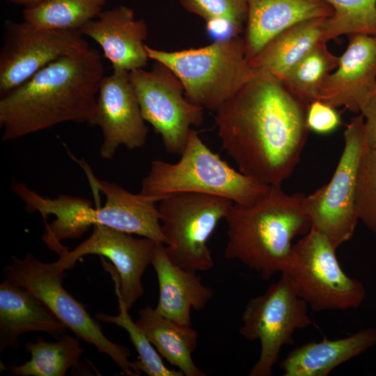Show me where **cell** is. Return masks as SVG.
<instances>
[{"instance_id":"6da1fadb","label":"cell","mask_w":376,"mask_h":376,"mask_svg":"<svg viewBox=\"0 0 376 376\" xmlns=\"http://www.w3.org/2000/svg\"><path fill=\"white\" fill-rule=\"evenodd\" d=\"M309 104L276 77L260 71L216 111L222 149L242 173L281 186L293 173L306 144Z\"/></svg>"},{"instance_id":"7a4b0ae2","label":"cell","mask_w":376,"mask_h":376,"mask_svg":"<svg viewBox=\"0 0 376 376\" xmlns=\"http://www.w3.org/2000/svg\"><path fill=\"white\" fill-rule=\"evenodd\" d=\"M104 65L94 48L52 61L0 98L1 139L9 141L65 122L95 125Z\"/></svg>"},{"instance_id":"3957f363","label":"cell","mask_w":376,"mask_h":376,"mask_svg":"<svg viewBox=\"0 0 376 376\" xmlns=\"http://www.w3.org/2000/svg\"><path fill=\"white\" fill-rule=\"evenodd\" d=\"M305 194H288L270 185L254 203L233 204L224 218L228 241L226 259L237 260L265 280L286 269L292 240L306 234L311 223L304 207Z\"/></svg>"},{"instance_id":"277c9868","label":"cell","mask_w":376,"mask_h":376,"mask_svg":"<svg viewBox=\"0 0 376 376\" xmlns=\"http://www.w3.org/2000/svg\"><path fill=\"white\" fill-rule=\"evenodd\" d=\"M176 163L152 160L148 173L142 180L139 193L156 203L172 194L194 192L249 205L269 187L232 168L213 152L193 129Z\"/></svg>"},{"instance_id":"5b68a950","label":"cell","mask_w":376,"mask_h":376,"mask_svg":"<svg viewBox=\"0 0 376 376\" xmlns=\"http://www.w3.org/2000/svg\"><path fill=\"white\" fill-rule=\"evenodd\" d=\"M150 59L159 62L181 81L186 99L217 111L243 85L259 72L246 58L241 36L219 38L198 48L168 52L146 45Z\"/></svg>"},{"instance_id":"8992f818","label":"cell","mask_w":376,"mask_h":376,"mask_svg":"<svg viewBox=\"0 0 376 376\" xmlns=\"http://www.w3.org/2000/svg\"><path fill=\"white\" fill-rule=\"evenodd\" d=\"M157 206L165 252L175 265L191 271L214 266L207 240L233 204L217 196L179 192L164 197Z\"/></svg>"},{"instance_id":"52a82bcc","label":"cell","mask_w":376,"mask_h":376,"mask_svg":"<svg viewBox=\"0 0 376 376\" xmlns=\"http://www.w3.org/2000/svg\"><path fill=\"white\" fill-rule=\"evenodd\" d=\"M3 272L5 279L33 293L80 339L110 357L124 374L139 376L128 359L130 350L107 338L85 306L63 288L65 271L56 269L53 263L40 262L29 252L23 259L13 256L12 262L4 267Z\"/></svg>"},{"instance_id":"ba28073f","label":"cell","mask_w":376,"mask_h":376,"mask_svg":"<svg viewBox=\"0 0 376 376\" xmlns=\"http://www.w3.org/2000/svg\"><path fill=\"white\" fill-rule=\"evenodd\" d=\"M336 249L318 230H310L292 246L285 274L297 295L315 311L359 307L366 290L342 269Z\"/></svg>"},{"instance_id":"9c48e42d","label":"cell","mask_w":376,"mask_h":376,"mask_svg":"<svg viewBox=\"0 0 376 376\" xmlns=\"http://www.w3.org/2000/svg\"><path fill=\"white\" fill-rule=\"evenodd\" d=\"M308 304L297 293L289 277L281 274L262 295L251 299L242 315L240 333L244 338L260 343V353L250 376H270L281 349L295 343L297 329L313 325Z\"/></svg>"},{"instance_id":"30bf717a","label":"cell","mask_w":376,"mask_h":376,"mask_svg":"<svg viewBox=\"0 0 376 376\" xmlns=\"http://www.w3.org/2000/svg\"><path fill=\"white\" fill-rule=\"evenodd\" d=\"M344 141L331 180L304 198L311 228L325 235L336 249L352 238L359 221L355 207L357 174L367 148L362 114L351 119L344 132Z\"/></svg>"},{"instance_id":"8fae6325","label":"cell","mask_w":376,"mask_h":376,"mask_svg":"<svg viewBox=\"0 0 376 376\" xmlns=\"http://www.w3.org/2000/svg\"><path fill=\"white\" fill-rule=\"evenodd\" d=\"M129 77L145 121L161 136L167 152L181 155L191 127L201 125L204 109L186 99L181 81L159 62L149 70L131 71Z\"/></svg>"},{"instance_id":"7c38bea8","label":"cell","mask_w":376,"mask_h":376,"mask_svg":"<svg viewBox=\"0 0 376 376\" xmlns=\"http://www.w3.org/2000/svg\"><path fill=\"white\" fill-rule=\"evenodd\" d=\"M80 30L49 29L6 20L0 52V97L40 70L90 47Z\"/></svg>"},{"instance_id":"4fadbf2b","label":"cell","mask_w":376,"mask_h":376,"mask_svg":"<svg viewBox=\"0 0 376 376\" xmlns=\"http://www.w3.org/2000/svg\"><path fill=\"white\" fill-rule=\"evenodd\" d=\"M92 234L74 249H66L58 254L53 264L60 271L72 268L85 255L95 254L107 258L113 265L108 270L115 281L119 306L126 310L143 295L142 276L151 265L157 243L143 237L130 234L100 224L93 226Z\"/></svg>"},{"instance_id":"5bb4252c","label":"cell","mask_w":376,"mask_h":376,"mask_svg":"<svg viewBox=\"0 0 376 376\" xmlns=\"http://www.w3.org/2000/svg\"><path fill=\"white\" fill-rule=\"evenodd\" d=\"M95 125L102 132L100 155L104 159H112L120 146L134 150L145 145L148 130L128 72L113 70L102 77Z\"/></svg>"},{"instance_id":"9a60e30c","label":"cell","mask_w":376,"mask_h":376,"mask_svg":"<svg viewBox=\"0 0 376 376\" xmlns=\"http://www.w3.org/2000/svg\"><path fill=\"white\" fill-rule=\"evenodd\" d=\"M337 68L324 79L318 100L337 108L361 112L376 90V36H348Z\"/></svg>"},{"instance_id":"2e32d148","label":"cell","mask_w":376,"mask_h":376,"mask_svg":"<svg viewBox=\"0 0 376 376\" xmlns=\"http://www.w3.org/2000/svg\"><path fill=\"white\" fill-rule=\"evenodd\" d=\"M80 31L101 47L113 70L141 69L150 59L144 44L148 26L143 19H135L131 8L119 6L102 11Z\"/></svg>"},{"instance_id":"e0dca14e","label":"cell","mask_w":376,"mask_h":376,"mask_svg":"<svg viewBox=\"0 0 376 376\" xmlns=\"http://www.w3.org/2000/svg\"><path fill=\"white\" fill-rule=\"evenodd\" d=\"M78 162L93 190L100 191L105 197L104 205L95 208V224L166 244L156 202L140 193H132L116 183L97 178L86 162Z\"/></svg>"},{"instance_id":"ac0fdd59","label":"cell","mask_w":376,"mask_h":376,"mask_svg":"<svg viewBox=\"0 0 376 376\" xmlns=\"http://www.w3.org/2000/svg\"><path fill=\"white\" fill-rule=\"evenodd\" d=\"M10 188L29 212H38L47 222L49 215L56 219L45 224L42 240L47 247L60 254L68 249L61 241L80 237L95 224V208L91 201L67 194H59L56 198L44 197L29 188L25 183L13 179Z\"/></svg>"},{"instance_id":"d6986e66","label":"cell","mask_w":376,"mask_h":376,"mask_svg":"<svg viewBox=\"0 0 376 376\" xmlns=\"http://www.w3.org/2000/svg\"><path fill=\"white\" fill-rule=\"evenodd\" d=\"M332 13V7L324 0H249L243 37L246 59L287 28L310 19L327 18Z\"/></svg>"},{"instance_id":"ffe728a7","label":"cell","mask_w":376,"mask_h":376,"mask_svg":"<svg viewBox=\"0 0 376 376\" xmlns=\"http://www.w3.org/2000/svg\"><path fill=\"white\" fill-rule=\"evenodd\" d=\"M151 265L159 284L156 311L180 324L191 326V309L204 308L213 297V290L202 283L196 272L173 263L163 243H157Z\"/></svg>"},{"instance_id":"44dd1931","label":"cell","mask_w":376,"mask_h":376,"mask_svg":"<svg viewBox=\"0 0 376 376\" xmlns=\"http://www.w3.org/2000/svg\"><path fill=\"white\" fill-rule=\"evenodd\" d=\"M68 327L31 291L7 279L0 285V352L19 349V336L43 331L60 338Z\"/></svg>"},{"instance_id":"7402d4cb","label":"cell","mask_w":376,"mask_h":376,"mask_svg":"<svg viewBox=\"0 0 376 376\" xmlns=\"http://www.w3.org/2000/svg\"><path fill=\"white\" fill-rule=\"evenodd\" d=\"M376 345V328L349 336L311 342L290 352L280 362L284 376H326L338 365Z\"/></svg>"},{"instance_id":"603a6c76","label":"cell","mask_w":376,"mask_h":376,"mask_svg":"<svg viewBox=\"0 0 376 376\" xmlns=\"http://www.w3.org/2000/svg\"><path fill=\"white\" fill-rule=\"evenodd\" d=\"M136 323L158 353L184 375H205L192 359L198 335L191 326L180 324L159 314L150 305L139 311Z\"/></svg>"},{"instance_id":"cb8c5ba5","label":"cell","mask_w":376,"mask_h":376,"mask_svg":"<svg viewBox=\"0 0 376 376\" xmlns=\"http://www.w3.org/2000/svg\"><path fill=\"white\" fill-rule=\"evenodd\" d=\"M327 18L304 20L280 32L248 61L249 65L281 80L315 44L322 41Z\"/></svg>"},{"instance_id":"d4e9b609","label":"cell","mask_w":376,"mask_h":376,"mask_svg":"<svg viewBox=\"0 0 376 376\" xmlns=\"http://www.w3.org/2000/svg\"><path fill=\"white\" fill-rule=\"evenodd\" d=\"M24 350L30 353L31 359L20 366L13 363L8 368L13 375L63 376L78 363L84 352L79 342L65 334L52 343L38 336L36 343H26Z\"/></svg>"},{"instance_id":"484cf974","label":"cell","mask_w":376,"mask_h":376,"mask_svg":"<svg viewBox=\"0 0 376 376\" xmlns=\"http://www.w3.org/2000/svg\"><path fill=\"white\" fill-rule=\"evenodd\" d=\"M107 0H47L25 8L24 20L37 26L60 30H80L102 12Z\"/></svg>"},{"instance_id":"4316f807","label":"cell","mask_w":376,"mask_h":376,"mask_svg":"<svg viewBox=\"0 0 376 376\" xmlns=\"http://www.w3.org/2000/svg\"><path fill=\"white\" fill-rule=\"evenodd\" d=\"M339 57L333 54L327 42L315 44L281 79L286 88L299 99L310 103L318 100L325 77L334 70Z\"/></svg>"},{"instance_id":"83f0119b","label":"cell","mask_w":376,"mask_h":376,"mask_svg":"<svg viewBox=\"0 0 376 376\" xmlns=\"http://www.w3.org/2000/svg\"><path fill=\"white\" fill-rule=\"evenodd\" d=\"M333 8L325 19L322 40L343 35L376 36V0H324Z\"/></svg>"},{"instance_id":"f1b7e54d","label":"cell","mask_w":376,"mask_h":376,"mask_svg":"<svg viewBox=\"0 0 376 376\" xmlns=\"http://www.w3.org/2000/svg\"><path fill=\"white\" fill-rule=\"evenodd\" d=\"M97 318L107 323L115 324L124 328L128 333L134 346L138 357L131 362L132 369L140 375L141 372L149 376H182L179 370L169 369L164 364L161 357L146 334L130 318L128 311L119 306V313L110 315L102 313L96 315Z\"/></svg>"},{"instance_id":"f546056e","label":"cell","mask_w":376,"mask_h":376,"mask_svg":"<svg viewBox=\"0 0 376 376\" xmlns=\"http://www.w3.org/2000/svg\"><path fill=\"white\" fill-rule=\"evenodd\" d=\"M249 0H179L189 13L203 19L207 26L222 24L232 36H240L244 31Z\"/></svg>"},{"instance_id":"4dcf8cb0","label":"cell","mask_w":376,"mask_h":376,"mask_svg":"<svg viewBox=\"0 0 376 376\" xmlns=\"http://www.w3.org/2000/svg\"><path fill=\"white\" fill-rule=\"evenodd\" d=\"M355 207L359 220L376 235V150L367 148L361 157Z\"/></svg>"},{"instance_id":"1f68e13d","label":"cell","mask_w":376,"mask_h":376,"mask_svg":"<svg viewBox=\"0 0 376 376\" xmlns=\"http://www.w3.org/2000/svg\"><path fill=\"white\" fill-rule=\"evenodd\" d=\"M340 123V115L336 108L320 100L310 102L306 113V125L309 130L327 134L335 131Z\"/></svg>"},{"instance_id":"d6a6232c","label":"cell","mask_w":376,"mask_h":376,"mask_svg":"<svg viewBox=\"0 0 376 376\" xmlns=\"http://www.w3.org/2000/svg\"><path fill=\"white\" fill-rule=\"evenodd\" d=\"M364 118V135L368 149L376 150V90L361 111Z\"/></svg>"},{"instance_id":"836d02e7","label":"cell","mask_w":376,"mask_h":376,"mask_svg":"<svg viewBox=\"0 0 376 376\" xmlns=\"http://www.w3.org/2000/svg\"><path fill=\"white\" fill-rule=\"evenodd\" d=\"M15 4L22 5L25 8L36 6L47 0H6Z\"/></svg>"}]
</instances>
